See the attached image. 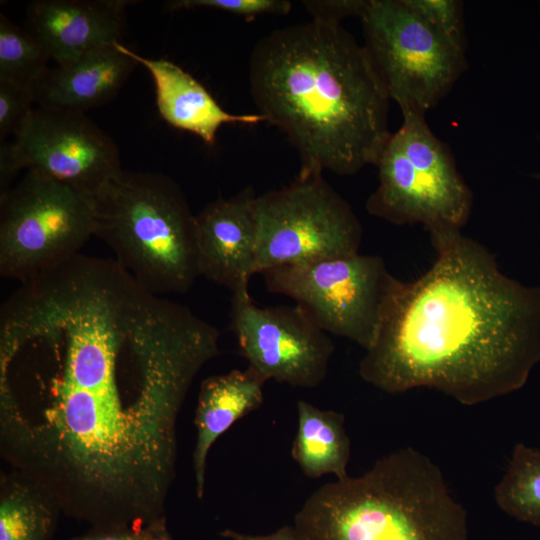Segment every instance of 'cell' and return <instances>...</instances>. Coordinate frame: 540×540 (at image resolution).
Segmentation results:
<instances>
[{
	"instance_id": "484cf974",
	"label": "cell",
	"mask_w": 540,
	"mask_h": 540,
	"mask_svg": "<svg viewBox=\"0 0 540 540\" xmlns=\"http://www.w3.org/2000/svg\"><path fill=\"white\" fill-rule=\"evenodd\" d=\"M162 517L145 527L109 526L91 527L87 532L69 540H156Z\"/></svg>"
},
{
	"instance_id": "d4e9b609",
	"label": "cell",
	"mask_w": 540,
	"mask_h": 540,
	"mask_svg": "<svg viewBox=\"0 0 540 540\" xmlns=\"http://www.w3.org/2000/svg\"><path fill=\"white\" fill-rule=\"evenodd\" d=\"M370 0H310L303 1L312 19L340 23L347 17L361 18Z\"/></svg>"
},
{
	"instance_id": "277c9868",
	"label": "cell",
	"mask_w": 540,
	"mask_h": 540,
	"mask_svg": "<svg viewBox=\"0 0 540 540\" xmlns=\"http://www.w3.org/2000/svg\"><path fill=\"white\" fill-rule=\"evenodd\" d=\"M302 540H468L467 514L440 468L405 447L363 475L323 484L294 516Z\"/></svg>"
},
{
	"instance_id": "52a82bcc",
	"label": "cell",
	"mask_w": 540,
	"mask_h": 540,
	"mask_svg": "<svg viewBox=\"0 0 540 540\" xmlns=\"http://www.w3.org/2000/svg\"><path fill=\"white\" fill-rule=\"evenodd\" d=\"M94 231L92 197L27 170L0 195V274L29 281L79 255Z\"/></svg>"
},
{
	"instance_id": "44dd1931",
	"label": "cell",
	"mask_w": 540,
	"mask_h": 540,
	"mask_svg": "<svg viewBox=\"0 0 540 540\" xmlns=\"http://www.w3.org/2000/svg\"><path fill=\"white\" fill-rule=\"evenodd\" d=\"M47 51L28 30L0 14V79L30 88L49 69Z\"/></svg>"
},
{
	"instance_id": "8fae6325",
	"label": "cell",
	"mask_w": 540,
	"mask_h": 540,
	"mask_svg": "<svg viewBox=\"0 0 540 540\" xmlns=\"http://www.w3.org/2000/svg\"><path fill=\"white\" fill-rule=\"evenodd\" d=\"M21 169L94 196L121 169L115 141L85 113L37 107L0 146V188Z\"/></svg>"
},
{
	"instance_id": "3957f363",
	"label": "cell",
	"mask_w": 540,
	"mask_h": 540,
	"mask_svg": "<svg viewBox=\"0 0 540 540\" xmlns=\"http://www.w3.org/2000/svg\"><path fill=\"white\" fill-rule=\"evenodd\" d=\"M249 83L258 114L297 150L299 172L356 174L376 165L392 134L387 92L341 23L271 31L252 50Z\"/></svg>"
},
{
	"instance_id": "30bf717a",
	"label": "cell",
	"mask_w": 540,
	"mask_h": 540,
	"mask_svg": "<svg viewBox=\"0 0 540 540\" xmlns=\"http://www.w3.org/2000/svg\"><path fill=\"white\" fill-rule=\"evenodd\" d=\"M257 274L359 253L362 226L321 172H299L288 186L255 199Z\"/></svg>"
},
{
	"instance_id": "7402d4cb",
	"label": "cell",
	"mask_w": 540,
	"mask_h": 540,
	"mask_svg": "<svg viewBox=\"0 0 540 540\" xmlns=\"http://www.w3.org/2000/svg\"><path fill=\"white\" fill-rule=\"evenodd\" d=\"M420 19L456 47L466 50L464 4L459 0H402Z\"/></svg>"
},
{
	"instance_id": "7c38bea8",
	"label": "cell",
	"mask_w": 540,
	"mask_h": 540,
	"mask_svg": "<svg viewBox=\"0 0 540 540\" xmlns=\"http://www.w3.org/2000/svg\"><path fill=\"white\" fill-rule=\"evenodd\" d=\"M229 317L240 354L265 381L307 389L324 381L335 347L301 307H260L247 291L232 295Z\"/></svg>"
},
{
	"instance_id": "7a4b0ae2",
	"label": "cell",
	"mask_w": 540,
	"mask_h": 540,
	"mask_svg": "<svg viewBox=\"0 0 540 540\" xmlns=\"http://www.w3.org/2000/svg\"><path fill=\"white\" fill-rule=\"evenodd\" d=\"M433 265L398 279L358 373L387 393L436 389L466 406L522 388L540 360V288L503 274L461 230L429 233Z\"/></svg>"
},
{
	"instance_id": "9a60e30c",
	"label": "cell",
	"mask_w": 540,
	"mask_h": 540,
	"mask_svg": "<svg viewBox=\"0 0 540 540\" xmlns=\"http://www.w3.org/2000/svg\"><path fill=\"white\" fill-rule=\"evenodd\" d=\"M115 45L151 75L162 119L174 128L198 136L205 144H215L216 135L223 125L266 122L258 113L236 115L225 111L198 80L175 63L144 57L121 42Z\"/></svg>"
},
{
	"instance_id": "2e32d148",
	"label": "cell",
	"mask_w": 540,
	"mask_h": 540,
	"mask_svg": "<svg viewBox=\"0 0 540 540\" xmlns=\"http://www.w3.org/2000/svg\"><path fill=\"white\" fill-rule=\"evenodd\" d=\"M138 63L115 43L49 68L32 87L38 107L82 112L112 101Z\"/></svg>"
},
{
	"instance_id": "4fadbf2b",
	"label": "cell",
	"mask_w": 540,
	"mask_h": 540,
	"mask_svg": "<svg viewBox=\"0 0 540 540\" xmlns=\"http://www.w3.org/2000/svg\"><path fill=\"white\" fill-rule=\"evenodd\" d=\"M256 195L245 189L219 197L196 215V242L200 276L233 294L247 292L257 274Z\"/></svg>"
},
{
	"instance_id": "5b68a950",
	"label": "cell",
	"mask_w": 540,
	"mask_h": 540,
	"mask_svg": "<svg viewBox=\"0 0 540 540\" xmlns=\"http://www.w3.org/2000/svg\"><path fill=\"white\" fill-rule=\"evenodd\" d=\"M94 236L149 293H186L200 276L194 215L179 186L153 172L121 170L92 196Z\"/></svg>"
},
{
	"instance_id": "8992f818",
	"label": "cell",
	"mask_w": 540,
	"mask_h": 540,
	"mask_svg": "<svg viewBox=\"0 0 540 540\" xmlns=\"http://www.w3.org/2000/svg\"><path fill=\"white\" fill-rule=\"evenodd\" d=\"M376 163L378 186L366 201L369 214L396 225L421 224L429 232L462 230L473 204L449 146L425 115L403 113Z\"/></svg>"
},
{
	"instance_id": "9c48e42d",
	"label": "cell",
	"mask_w": 540,
	"mask_h": 540,
	"mask_svg": "<svg viewBox=\"0 0 540 540\" xmlns=\"http://www.w3.org/2000/svg\"><path fill=\"white\" fill-rule=\"evenodd\" d=\"M266 289L295 301L326 333L365 351L375 342L398 281L377 255L360 253L284 265L260 273Z\"/></svg>"
},
{
	"instance_id": "ba28073f",
	"label": "cell",
	"mask_w": 540,
	"mask_h": 540,
	"mask_svg": "<svg viewBox=\"0 0 540 540\" xmlns=\"http://www.w3.org/2000/svg\"><path fill=\"white\" fill-rule=\"evenodd\" d=\"M364 44L402 114L425 115L444 99L467 68L465 50L445 39L402 0H370L360 18Z\"/></svg>"
},
{
	"instance_id": "5bb4252c",
	"label": "cell",
	"mask_w": 540,
	"mask_h": 540,
	"mask_svg": "<svg viewBox=\"0 0 540 540\" xmlns=\"http://www.w3.org/2000/svg\"><path fill=\"white\" fill-rule=\"evenodd\" d=\"M125 0H36L29 4L27 29L57 65L120 42Z\"/></svg>"
},
{
	"instance_id": "6da1fadb",
	"label": "cell",
	"mask_w": 540,
	"mask_h": 540,
	"mask_svg": "<svg viewBox=\"0 0 540 540\" xmlns=\"http://www.w3.org/2000/svg\"><path fill=\"white\" fill-rule=\"evenodd\" d=\"M0 317L1 457L91 527L165 517L178 417L217 328L82 254L23 282Z\"/></svg>"
},
{
	"instance_id": "83f0119b",
	"label": "cell",
	"mask_w": 540,
	"mask_h": 540,
	"mask_svg": "<svg viewBox=\"0 0 540 540\" xmlns=\"http://www.w3.org/2000/svg\"><path fill=\"white\" fill-rule=\"evenodd\" d=\"M156 540H173L168 531L166 519H164L159 525Z\"/></svg>"
},
{
	"instance_id": "ffe728a7",
	"label": "cell",
	"mask_w": 540,
	"mask_h": 540,
	"mask_svg": "<svg viewBox=\"0 0 540 540\" xmlns=\"http://www.w3.org/2000/svg\"><path fill=\"white\" fill-rule=\"evenodd\" d=\"M497 505L509 516L540 526V451L518 443L506 473L494 488Z\"/></svg>"
},
{
	"instance_id": "e0dca14e",
	"label": "cell",
	"mask_w": 540,
	"mask_h": 540,
	"mask_svg": "<svg viewBox=\"0 0 540 540\" xmlns=\"http://www.w3.org/2000/svg\"><path fill=\"white\" fill-rule=\"evenodd\" d=\"M265 382L249 367L210 376L201 382L194 417L196 443L193 451L198 499L204 496L206 462L211 447L234 423L261 407Z\"/></svg>"
},
{
	"instance_id": "4316f807",
	"label": "cell",
	"mask_w": 540,
	"mask_h": 540,
	"mask_svg": "<svg viewBox=\"0 0 540 540\" xmlns=\"http://www.w3.org/2000/svg\"><path fill=\"white\" fill-rule=\"evenodd\" d=\"M220 536L229 540H302L293 525L282 526L273 533L266 535H252L232 529H225L220 532Z\"/></svg>"
},
{
	"instance_id": "cb8c5ba5",
	"label": "cell",
	"mask_w": 540,
	"mask_h": 540,
	"mask_svg": "<svg viewBox=\"0 0 540 540\" xmlns=\"http://www.w3.org/2000/svg\"><path fill=\"white\" fill-rule=\"evenodd\" d=\"M166 6L171 10L211 8L251 19L263 14L286 15L292 4L287 0H175Z\"/></svg>"
},
{
	"instance_id": "f1b7e54d",
	"label": "cell",
	"mask_w": 540,
	"mask_h": 540,
	"mask_svg": "<svg viewBox=\"0 0 540 540\" xmlns=\"http://www.w3.org/2000/svg\"><path fill=\"white\" fill-rule=\"evenodd\" d=\"M535 178L540 179V173L534 175Z\"/></svg>"
},
{
	"instance_id": "d6986e66",
	"label": "cell",
	"mask_w": 540,
	"mask_h": 540,
	"mask_svg": "<svg viewBox=\"0 0 540 540\" xmlns=\"http://www.w3.org/2000/svg\"><path fill=\"white\" fill-rule=\"evenodd\" d=\"M60 514L54 498L24 474L0 473V540H50Z\"/></svg>"
},
{
	"instance_id": "ac0fdd59",
	"label": "cell",
	"mask_w": 540,
	"mask_h": 540,
	"mask_svg": "<svg viewBox=\"0 0 540 540\" xmlns=\"http://www.w3.org/2000/svg\"><path fill=\"white\" fill-rule=\"evenodd\" d=\"M296 407L297 431L291 455L302 473L311 479L328 474L335 480L348 477L351 446L344 415L304 400H298Z\"/></svg>"
},
{
	"instance_id": "603a6c76",
	"label": "cell",
	"mask_w": 540,
	"mask_h": 540,
	"mask_svg": "<svg viewBox=\"0 0 540 540\" xmlns=\"http://www.w3.org/2000/svg\"><path fill=\"white\" fill-rule=\"evenodd\" d=\"M34 102L30 88L0 79V142L18 133Z\"/></svg>"
}]
</instances>
